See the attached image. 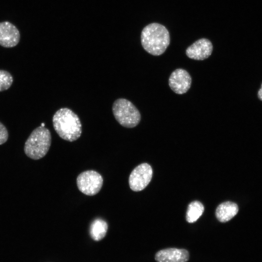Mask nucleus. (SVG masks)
Returning <instances> with one entry per match:
<instances>
[{
    "mask_svg": "<svg viewBox=\"0 0 262 262\" xmlns=\"http://www.w3.org/2000/svg\"><path fill=\"white\" fill-rule=\"evenodd\" d=\"M170 34L164 25L150 23L144 28L141 34L143 48L149 54L159 56L164 52L170 44Z\"/></svg>",
    "mask_w": 262,
    "mask_h": 262,
    "instance_id": "nucleus-1",
    "label": "nucleus"
},
{
    "mask_svg": "<svg viewBox=\"0 0 262 262\" xmlns=\"http://www.w3.org/2000/svg\"><path fill=\"white\" fill-rule=\"evenodd\" d=\"M54 129L63 139L73 142L80 138L82 134L80 119L73 111L67 108L57 110L52 117Z\"/></svg>",
    "mask_w": 262,
    "mask_h": 262,
    "instance_id": "nucleus-2",
    "label": "nucleus"
},
{
    "mask_svg": "<svg viewBox=\"0 0 262 262\" xmlns=\"http://www.w3.org/2000/svg\"><path fill=\"white\" fill-rule=\"evenodd\" d=\"M51 142L49 130L40 126L33 130L27 139L24 147V152L30 158L40 159L48 153Z\"/></svg>",
    "mask_w": 262,
    "mask_h": 262,
    "instance_id": "nucleus-3",
    "label": "nucleus"
},
{
    "mask_svg": "<svg viewBox=\"0 0 262 262\" xmlns=\"http://www.w3.org/2000/svg\"><path fill=\"white\" fill-rule=\"evenodd\" d=\"M112 111L116 120L123 127L132 128L140 121L139 110L127 99L120 98L115 100L113 104Z\"/></svg>",
    "mask_w": 262,
    "mask_h": 262,
    "instance_id": "nucleus-4",
    "label": "nucleus"
},
{
    "mask_svg": "<svg viewBox=\"0 0 262 262\" xmlns=\"http://www.w3.org/2000/svg\"><path fill=\"white\" fill-rule=\"evenodd\" d=\"M101 175L94 170H87L80 173L77 178L79 190L87 196H94L101 190L103 185Z\"/></svg>",
    "mask_w": 262,
    "mask_h": 262,
    "instance_id": "nucleus-5",
    "label": "nucleus"
},
{
    "mask_svg": "<svg viewBox=\"0 0 262 262\" xmlns=\"http://www.w3.org/2000/svg\"><path fill=\"white\" fill-rule=\"evenodd\" d=\"M152 176V169L147 163L137 166L131 171L129 179L130 188L138 192L145 189L150 181Z\"/></svg>",
    "mask_w": 262,
    "mask_h": 262,
    "instance_id": "nucleus-6",
    "label": "nucleus"
},
{
    "mask_svg": "<svg viewBox=\"0 0 262 262\" xmlns=\"http://www.w3.org/2000/svg\"><path fill=\"white\" fill-rule=\"evenodd\" d=\"M192 79L189 73L185 69L178 68L171 74L168 83L171 89L176 94L186 93L191 87Z\"/></svg>",
    "mask_w": 262,
    "mask_h": 262,
    "instance_id": "nucleus-7",
    "label": "nucleus"
},
{
    "mask_svg": "<svg viewBox=\"0 0 262 262\" xmlns=\"http://www.w3.org/2000/svg\"><path fill=\"white\" fill-rule=\"evenodd\" d=\"M213 49V45L209 39L201 38L188 47L186 54L190 59L203 60L211 55Z\"/></svg>",
    "mask_w": 262,
    "mask_h": 262,
    "instance_id": "nucleus-8",
    "label": "nucleus"
},
{
    "mask_svg": "<svg viewBox=\"0 0 262 262\" xmlns=\"http://www.w3.org/2000/svg\"><path fill=\"white\" fill-rule=\"evenodd\" d=\"M20 39L17 28L8 21L0 23V45L4 48H13L16 46Z\"/></svg>",
    "mask_w": 262,
    "mask_h": 262,
    "instance_id": "nucleus-9",
    "label": "nucleus"
},
{
    "mask_svg": "<svg viewBox=\"0 0 262 262\" xmlns=\"http://www.w3.org/2000/svg\"><path fill=\"white\" fill-rule=\"evenodd\" d=\"M189 258L187 250L176 248L161 250L157 252L155 257L157 262H186Z\"/></svg>",
    "mask_w": 262,
    "mask_h": 262,
    "instance_id": "nucleus-10",
    "label": "nucleus"
},
{
    "mask_svg": "<svg viewBox=\"0 0 262 262\" xmlns=\"http://www.w3.org/2000/svg\"><path fill=\"white\" fill-rule=\"evenodd\" d=\"M238 205L233 202L226 201L218 206L215 212L217 219L221 222H226L235 216L238 212Z\"/></svg>",
    "mask_w": 262,
    "mask_h": 262,
    "instance_id": "nucleus-11",
    "label": "nucleus"
},
{
    "mask_svg": "<svg viewBox=\"0 0 262 262\" xmlns=\"http://www.w3.org/2000/svg\"><path fill=\"white\" fill-rule=\"evenodd\" d=\"M108 224L101 218H97L91 223L89 233L91 237L95 241H99L106 235L108 230Z\"/></svg>",
    "mask_w": 262,
    "mask_h": 262,
    "instance_id": "nucleus-12",
    "label": "nucleus"
},
{
    "mask_svg": "<svg viewBox=\"0 0 262 262\" xmlns=\"http://www.w3.org/2000/svg\"><path fill=\"white\" fill-rule=\"evenodd\" d=\"M204 210V206L200 202H192L187 208L186 216L187 221L190 223L196 222L202 214Z\"/></svg>",
    "mask_w": 262,
    "mask_h": 262,
    "instance_id": "nucleus-13",
    "label": "nucleus"
},
{
    "mask_svg": "<svg viewBox=\"0 0 262 262\" xmlns=\"http://www.w3.org/2000/svg\"><path fill=\"white\" fill-rule=\"evenodd\" d=\"M13 82L12 75L8 71L0 70V92L9 89Z\"/></svg>",
    "mask_w": 262,
    "mask_h": 262,
    "instance_id": "nucleus-14",
    "label": "nucleus"
},
{
    "mask_svg": "<svg viewBox=\"0 0 262 262\" xmlns=\"http://www.w3.org/2000/svg\"><path fill=\"white\" fill-rule=\"evenodd\" d=\"M8 138V131L5 126L0 122V145L5 143Z\"/></svg>",
    "mask_w": 262,
    "mask_h": 262,
    "instance_id": "nucleus-15",
    "label": "nucleus"
},
{
    "mask_svg": "<svg viewBox=\"0 0 262 262\" xmlns=\"http://www.w3.org/2000/svg\"><path fill=\"white\" fill-rule=\"evenodd\" d=\"M258 97L260 99L262 100V83L261 84V87L258 91Z\"/></svg>",
    "mask_w": 262,
    "mask_h": 262,
    "instance_id": "nucleus-16",
    "label": "nucleus"
},
{
    "mask_svg": "<svg viewBox=\"0 0 262 262\" xmlns=\"http://www.w3.org/2000/svg\"><path fill=\"white\" fill-rule=\"evenodd\" d=\"M41 126L45 127V124H44V123H42Z\"/></svg>",
    "mask_w": 262,
    "mask_h": 262,
    "instance_id": "nucleus-17",
    "label": "nucleus"
}]
</instances>
